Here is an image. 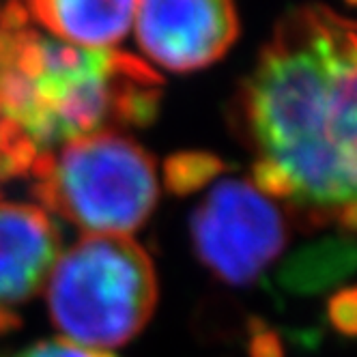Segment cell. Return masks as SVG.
I'll list each match as a JSON object with an SVG mask.
<instances>
[{
  "mask_svg": "<svg viewBox=\"0 0 357 357\" xmlns=\"http://www.w3.org/2000/svg\"><path fill=\"white\" fill-rule=\"evenodd\" d=\"M252 183L312 228L357 233V20L287 11L233 97Z\"/></svg>",
  "mask_w": 357,
  "mask_h": 357,
  "instance_id": "1",
  "label": "cell"
},
{
  "mask_svg": "<svg viewBox=\"0 0 357 357\" xmlns=\"http://www.w3.org/2000/svg\"><path fill=\"white\" fill-rule=\"evenodd\" d=\"M164 80L121 50L80 47L39 31L17 0L0 5V160L7 181L75 138L146 127Z\"/></svg>",
  "mask_w": 357,
  "mask_h": 357,
  "instance_id": "2",
  "label": "cell"
},
{
  "mask_svg": "<svg viewBox=\"0 0 357 357\" xmlns=\"http://www.w3.org/2000/svg\"><path fill=\"white\" fill-rule=\"evenodd\" d=\"M29 178L39 207L89 235L130 237L160 198L155 160L123 132H99L47 151Z\"/></svg>",
  "mask_w": 357,
  "mask_h": 357,
  "instance_id": "3",
  "label": "cell"
},
{
  "mask_svg": "<svg viewBox=\"0 0 357 357\" xmlns=\"http://www.w3.org/2000/svg\"><path fill=\"white\" fill-rule=\"evenodd\" d=\"M158 305L149 254L127 235H86L56 259L47 310L67 340L112 349L136 338Z\"/></svg>",
  "mask_w": 357,
  "mask_h": 357,
  "instance_id": "4",
  "label": "cell"
},
{
  "mask_svg": "<svg viewBox=\"0 0 357 357\" xmlns=\"http://www.w3.org/2000/svg\"><path fill=\"white\" fill-rule=\"evenodd\" d=\"M194 194L200 198L190 215V237L200 265L224 284L257 282L289 243L287 213L248 178L226 174V166Z\"/></svg>",
  "mask_w": 357,
  "mask_h": 357,
  "instance_id": "5",
  "label": "cell"
},
{
  "mask_svg": "<svg viewBox=\"0 0 357 357\" xmlns=\"http://www.w3.org/2000/svg\"><path fill=\"white\" fill-rule=\"evenodd\" d=\"M136 39L149 65L174 73L205 69L235 45V0H138Z\"/></svg>",
  "mask_w": 357,
  "mask_h": 357,
  "instance_id": "6",
  "label": "cell"
},
{
  "mask_svg": "<svg viewBox=\"0 0 357 357\" xmlns=\"http://www.w3.org/2000/svg\"><path fill=\"white\" fill-rule=\"evenodd\" d=\"M61 250V235L50 213L0 196V323L20 325L17 308L47 282Z\"/></svg>",
  "mask_w": 357,
  "mask_h": 357,
  "instance_id": "7",
  "label": "cell"
},
{
  "mask_svg": "<svg viewBox=\"0 0 357 357\" xmlns=\"http://www.w3.org/2000/svg\"><path fill=\"white\" fill-rule=\"evenodd\" d=\"M24 13L59 41L108 50L134 29L138 0H24Z\"/></svg>",
  "mask_w": 357,
  "mask_h": 357,
  "instance_id": "8",
  "label": "cell"
},
{
  "mask_svg": "<svg viewBox=\"0 0 357 357\" xmlns=\"http://www.w3.org/2000/svg\"><path fill=\"white\" fill-rule=\"evenodd\" d=\"M15 357H114V355L101 349L82 347L67 338H52V340H41V342L26 347Z\"/></svg>",
  "mask_w": 357,
  "mask_h": 357,
  "instance_id": "9",
  "label": "cell"
},
{
  "mask_svg": "<svg viewBox=\"0 0 357 357\" xmlns=\"http://www.w3.org/2000/svg\"><path fill=\"white\" fill-rule=\"evenodd\" d=\"M329 319L347 336H357V289H347L329 303Z\"/></svg>",
  "mask_w": 357,
  "mask_h": 357,
  "instance_id": "10",
  "label": "cell"
},
{
  "mask_svg": "<svg viewBox=\"0 0 357 357\" xmlns=\"http://www.w3.org/2000/svg\"><path fill=\"white\" fill-rule=\"evenodd\" d=\"M3 181H7V178H5V170H3V160H0V183Z\"/></svg>",
  "mask_w": 357,
  "mask_h": 357,
  "instance_id": "11",
  "label": "cell"
},
{
  "mask_svg": "<svg viewBox=\"0 0 357 357\" xmlns=\"http://www.w3.org/2000/svg\"><path fill=\"white\" fill-rule=\"evenodd\" d=\"M7 331H9V329H7V327H5L3 323H0V336H3V334H7Z\"/></svg>",
  "mask_w": 357,
  "mask_h": 357,
  "instance_id": "12",
  "label": "cell"
},
{
  "mask_svg": "<svg viewBox=\"0 0 357 357\" xmlns=\"http://www.w3.org/2000/svg\"><path fill=\"white\" fill-rule=\"evenodd\" d=\"M347 3H349V5H355V7H357V0H347Z\"/></svg>",
  "mask_w": 357,
  "mask_h": 357,
  "instance_id": "13",
  "label": "cell"
}]
</instances>
